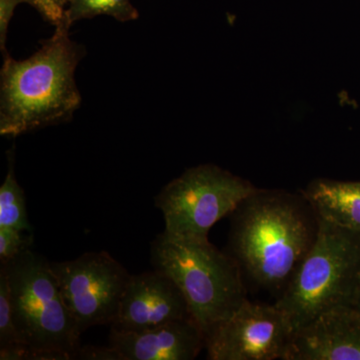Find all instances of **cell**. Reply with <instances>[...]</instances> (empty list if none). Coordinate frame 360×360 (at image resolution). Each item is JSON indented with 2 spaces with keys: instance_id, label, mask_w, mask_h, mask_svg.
I'll return each instance as SVG.
<instances>
[{
  "instance_id": "obj_1",
  "label": "cell",
  "mask_w": 360,
  "mask_h": 360,
  "mask_svg": "<svg viewBox=\"0 0 360 360\" xmlns=\"http://www.w3.org/2000/svg\"><path fill=\"white\" fill-rule=\"evenodd\" d=\"M229 255L243 278L278 300L319 231V217L302 193L257 188L231 212Z\"/></svg>"
},
{
  "instance_id": "obj_2",
  "label": "cell",
  "mask_w": 360,
  "mask_h": 360,
  "mask_svg": "<svg viewBox=\"0 0 360 360\" xmlns=\"http://www.w3.org/2000/svg\"><path fill=\"white\" fill-rule=\"evenodd\" d=\"M65 22L25 60L4 56L0 72V134L18 136L65 122L79 108L75 72L85 51Z\"/></svg>"
},
{
  "instance_id": "obj_3",
  "label": "cell",
  "mask_w": 360,
  "mask_h": 360,
  "mask_svg": "<svg viewBox=\"0 0 360 360\" xmlns=\"http://www.w3.org/2000/svg\"><path fill=\"white\" fill-rule=\"evenodd\" d=\"M150 259L153 269L179 286L205 338L248 300L236 260L208 238H175L163 231L151 243Z\"/></svg>"
},
{
  "instance_id": "obj_4",
  "label": "cell",
  "mask_w": 360,
  "mask_h": 360,
  "mask_svg": "<svg viewBox=\"0 0 360 360\" xmlns=\"http://www.w3.org/2000/svg\"><path fill=\"white\" fill-rule=\"evenodd\" d=\"M359 281L360 234L319 217L314 246L274 304L296 329L326 310L352 305Z\"/></svg>"
},
{
  "instance_id": "obj_5",
  "label": "cell",
  "mask_w": 360,
  "mask_h": 360,
  "mask_svg": "<svg viewBox=\"0 0 360 360\" xmlns=\"http://www.w3.org/2000/svg\"><path fill=\"white\" fill-rule=\"evenodd\" d=\"M1 265L22 345L77 359L82 333L63 300L51 262L28 248Z\"/></svg>"
},
{
  "instance_id": "obj_6",
  "label": "cell",
  "mask_w": 360,
  "mask_h": 360,
  "mask_svg": "<svg viewBox=\"0 0 360 360\" xmlns=\"http://www.w3.org/2000/svg\"><path fill=\"white\" fill-rule=\"evenodd\" d=\"M257 187L215 165L186 170L155 198L165 233L175 238L207 239L213 225L238 207Z\"/></svg>"
},
{
  "instance_id": "obj_7",
  "label": "cell",
  "mask_w": 360,
  "mask_h": 360,
  "mask_svg": "<svg viewBox=\"0 0 360 360\" xmlns=\"http://www.w3.org/2000/svg\"><path fill=\"white\" fill-rule=\"evenodd\" d=\"M51 266L80 333L92 326H112L131 277L122 264L99 251Z\"/></svg>"
},
{
  "instance_id": "obj_8",
  "label": "cell",
  "mask_w": 360,
  "mask_h": 360,
  "mask_svg": "<svg viewBox=\"0 0 360 360\" xmlns=\"http://www.w3.org/2000/svg\"><path fill=\"white\" fill-rule=\"evenodd\" d=\"M295 326L276 304L246 300L205 338L210 360H285Z\"/></svg>"
},
{
  "instance_id": "obj_9",
  "label": "cell",
  "mask_w": 360,
  "mask_h": 360,
  "mask_svg": "<svg viewBox=\"0 0 360 360\" xmlns=\"http://www.w3.org/2000/svg\"><path fill=\"white\" fill-rule=\"evenodd\" d=\"M191 317L179 286L167 274L153 269L130 277L111 328L141 331Z\"/></svg>"
},
{
  "instance_id": "obj_10",
  "label": "cell",
  "mask_w": 360,
  "mask_h": 360,
  "mask_svg": "<svg viewBox=\"0 0 360 360\" xmlns=\"http://www.w3.org/2000/svg\"><path fill=\"white\" fill-rule=\"evenodd\" d=\"M285 360H360V310L340 305L296 328Z\"/></svg>"
},
{
  "instance_id": "obj_11",
  "label": "cell",
  "mask_w": 360,
  "mask_h": 360,
  "mask_svg": "<svg viewBox=\"0 0 360 360\" xmlns=\"http://www.w3.org/2000/svg\"><path fill=\"white\" fill-rule=\"evenodd\" d=\"M110 345L122 360H193L205 348V336L188 317L146 330L111 328Z\"/></svg>"
},
{
  "instance_id": "obj_12",
  "label": "cell",
  "mask_w": 360,
  "mask_h": 360,
  "mask_svg": "<svg viewBox=\"0 0 360 360\" xmlns=\"http://www.w3.org/2000/svg\"><path fill=\"white\" fill-rule=\"evenodd\" d=\"M302 193L321 219L360 234V181L316 179Z\"/></svg>"
},
{
  "instance_id": "obj_13",
  "label": "cell",
  "mask_w": 360,
  "mask_h": 360,
  "mask_svg": "<svg viewBox=\"0 0 360 360\" xmlns=\"http://www.w3.org/2000/svg\"><path fill=\"white\" fill-rule=\"evenodd\" d=\"M8 172L0 186V227H13L22 231H32L26 210L25 195L14 174L13 155Z\"/></svg>"
},
{
  "instance_id": "obj_14",
  "label": "cell",
  "mask_w": 360,
  "mask_h": 360,
  "mask_svg": "<svg viewBox=\"0 0 360 360\" xmlns=\"http://www.w3.org/2000/svg\"><path fill=\"white\" fill-rule=\"evenodd\" d=\"M66 9L65 23L70 27L75 21L108 15L122 21L139 18L137 9L130 0H70Z\"/></svg>"
},
{
  "instance_id": "obj_15",
  "label": "cell",
  "mask_w": 360,
  "mask_h": 360,
  "mask_svg": "<svg viewBox=\"0 0 360 360\" xmlns=\"http://www.w3.org/2000/svg\"><path fill=\"white\" fill-rule=\"evenodd\" d=\"M23 345L14 326L11 291L6 269H0V349Z\"/></svg>"
},
{
  "instance_id": "obj_16",
  "label": "cell",
  "mask_w": 360,
  "mask_h": 360,
  "mask_svg": "<svg viewBox=\"0 0 360 360\" xmlns=\"http://www.w3.org/2000/svg\"><path fill=\"white\" fill-rule=\"evenodd\" d=\"M25 231L13 227H0V262H11L32 245V236H26Z\"/></svg>"
},
{
  "instance_id": "obj_17",
  "label": "cell",
  "mask_w": 360,
  "mask_h": 360,
  "mask_svg": "<svg viewBox=\"0 0 360 360\" xmlns=\"http://www.w3.org/2000/svg\"><path fill=\"white\" fill-rule=\"evenodd\" d=\"M26 4L34 7L45 20L58 27L65 20V6L70 0H25Z\"/></svg>"
},
{
  "instance_id": "obj_18",
  "label": "cell",
  "mask_w": 360,
  "mask_h": 360,
  "mask_svg": "<svg viewBox=\"0 0 360 360\" xmlns=\"http://www.w3.org/2000/svg\"><path fill=\"white\" fill-rule=\"evenodd\" d=\"M22 2H25V0H0V49L4 52V56H8L6 51V37L9 22L16 6Z\"/></svg>"
},
{
  "instance_id": "obj_19",
  "label": "cell",
  "mask_w": 360,
  "mask_h": 360,
  "mask_svg": "<svg viewBox=\"0 0 360 360\" xmlns=\"http://www.w3.org/2000/svg\"><path fill=\"white\" fill-rule=\"evenodd\" d=\"M77 359L122 360L120 354L110 345L108 347H92V345L80 347L77 354Z\"/></svg>"
},
{
  "instance_id": "obj_20",
  "label": "cell",
  "mask_w": 360,
  "mask_h": 360,
  "mask_svg": "<svg viewBox=\"0 0 360 360\" xmlns=\"http://www.w3.org/2000/svg\"><path fill=\"white\" fill-rule=\"evenodd\" d=\"M354 307H356L357 309L360 310V281L359 284V288H357L356 293H355L354 303H352Z\"/></svg>"
}]
</instances>
